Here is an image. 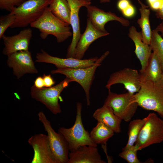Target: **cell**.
<instances>
[{"instance_id":"cell-24","label":"cell","mask_w":163,"mask_h":163,"mask_svg":"<svg viewBox=\"0 0 163 163\" xmlns=\"http://www.w3.org/2000/svg\"><path fill=\"white\" fill-rule=\"evenodd\" d=\"M114 132L103 123L97 122L90 133L93 141L97 145L106 144L109 139L113 136Z\"/></svg>"},{"instance_id":"cell-13","label":"cell","mask_w":163,"mask_h":163,"mask_svg":"<svg viewBox=\"0 0 163 163\" xmlns=\"http://www.w3.org/2000/svg\"><path fill=\"white\" fill-rule=\"evenodd\" d=\"M28 142L34 151L31 163H57L47 135L35 134L29 139Z\"/></svg>"},{"instance_id":"cell-26","label":"cell","mask_w":163,"mask_h":163,"mask_svg":"<svg viewBox=\"0 0 163 163\" xmlns=\"http://www.w3.org/2000/svg\"><path fill=\"white\" fill-rule=\"evenodd\" d=\"M150 45L156 56L163 72V38L155 29L152 31Z\"/></svg>"},{"instance_id":"cell-3","label":"cell","mask_w":163,"mask_h":163,"mask_svg":"<svg viewBox=\"0 0 163 163\" xmlns=\"http://www.w3.org/2000/svg\"><path fill=\"white\" fill-rule=\"evenodd\" d=\"M109 53V51H106L98 58L94 65L90 66L77 69H57L52 70L51 73L63 74L72 82H75L79 84L85 92L87 105L89 106L90 104V90L94 78L95 71Z\"/></svg>"},{"instance_id":"cell-2","label":"cell","mask_w":163,"mask_h":163,"mask_svg":"<svg viewBox=\"0 0 163 163\" xmlns=\"http://www.w3.org/2000/svg\"><path fill=\"white\" fill-rule=\"evenodd\" d=\"M135 95L139 106L156 112L163 120V86L158 82H141L140 88Z\"/></svg>"},{"instance_id":"cell-30","label":"cell","mask_w":163,"mask_h":163,"mask_svg":"<svg viewBox=\"0 0 163 163\" xmlns=\"http://www.w3.org/2000/svg\"><path fill=\"white\" fill-rule=\"evenodd\" d=\"M147 1L153 10L157 12L161 9L162 3V0H147Z\"/></svg>"},{"instance_id":"cell-36","label":"cell","mask_w":163,"mask_h":163,"mask_svg":"<svg viewBox=\"0 0 163 163\" xmlns=\"http://www.w3.org/2000/svg\"><path fill=\"white\" fill-rule=\"evenodd\" d=\"M155 30L158 32H160L161 35L163 37V21L157 27Z\"/></svg>"},{"instance_id":"cell-27","label":"cell","mask_w":163,"mask_h":163,"mask_svg":"<svg viewBox=\"0 0 163 163\" xmlns=\"http://www.w3.org/2000/svg\"><path fill=\"white\" fill-rule=\"evenodd\" d=\"M138 150L135 145L126 149H122L119 156L129 163H140L137 156Z\"/></svg>"},{"instance_id":"cell-4","label":"cell","mask_w":163,"mask_h":163,"mask_svg":"<svg viewBox=\"0 0 163 163\" xmlns=\"http://www.w3.org/2000/svg\"><path fill=\"white\" fill-rule=\"evenodd\" d=\"M51 0H27L10 12L15 19L11 28L24 27L36 21L43 14Z\"/></svg>"},{"instance_id":"cell-21","label":"cell","mask_w":163,"mask_h":163,"mask_svg":"<svg viewBox=\"0 0 163 163\" xmlns=\"http://www.w3.org/2000/svg\"><path fill=\"white\" fill-rule=\"evenodd\" d=\"M163 71L155 54L152 53L143 71L139 72L141 82H157L160 80Z\"/></svg>"},{"instance_id":"cell-12","label":"cell","mask_w":163,"mask_h":163,"mask_svg":"<svg viewBox=\"0 0 163 163\" xmlns=\"http://www.w3.org/2000/svg\"><path fill=\"white\" fill-rule=\"evenodd\" d=\"M36 58V62L53 64L57 69L86 68L94 65L98 59L97 57L85 59L74 57L60 58L51 56L43 49L37 54Z\"/></svg>"},{"instance_id":"cell-17","label":"cell","mask_w":163,"mask_h":163,"mask_svg":"<svg viewBox=\"0 0 163 163\" xmlns=\"http://www.w3.org/2000/svg\"><path fill=\"white\" fill-rule=\"evenodd\" d=\"M109 34L107 32H102L97 29L88 18L86 29L81 34L76 46L74 58L82 59L92 43L97 39Z\"/></svg>"},{"instance_id":"cell-1","label":"cell","mask_w":163,"mask_h":163,"mask_svg":"<svg viewBox=\"0 0 163 163\" xmlns=\"http://www.w3.org/2000/svg\"><path fill=\"white\" fill-rule=\"evenodd\" d=\"M30 26L39 30L42 39H45L51 35L56 37L58 43L63 42L72 35L69 25L56 17L48 7L41 16Z\"/></svg>"},{"instance_id":"cell-11","label":"cell","mask_w":163,"mask_h":163,"mask_svg":"<svg viewBox=\"0 0 163 163\" xmlns=\"http://www.w3.org/2000/svg\"><path fill=\"white\" fill-rule=\"evenodd\" d=\"M117 84L123 85L128 92L135 94L140 88L139 73L137 70L128 67L114 72L110 75L105 87L109 90L112 85Z\"/></svg>"},{"instance_id":"cell-32","label":"cell","mask_w":163,"mask_h":163,"mask_svg":"<svg viewBox=\"0 0 163 163\" xmlns=\"http://www.w3.org/2000/svg\"><path fill=\"white\" fill-rule=\"evenodd\" d=\"M121 12L124 16L128 18H131L135 15L136 10L134 7L131 4Z\"/></svg>"},{"instance_id":"cell-10","label":"cell","mask_w":163,"mask_h":163,"mask_svg":"<svg viewBox=\"0 0 163 163\" xmlns=\"http://www.w3.org/2000/svg\"><path fill=\"white\" fill-rule=\"evenodd\" d=\"M7 56V65L12 69L13 75L18 79L27 73L38 72L29 50L15 52Z\"/></svg>"},{"instance_id":"cell-31","label":"cell","mask_w":163,"mask_h":163,"mask_svg":"<svg viewBox=\"0 0 163 163\" xmlns=\"http://www.w3.org/2000/svg\"><path fill=\"white\" fill-rule=\"evenodd\" d=\"M44 84V87L49 88L53 86L55 84V81L50 75H46L44 74L42 76Z\"/></svg>"},{"instance_id":"cell-40","label":"cell","mask_w":163,"mask_h":163,"mask_svg":"<svg viewBox=\"0 0 163 163\" xmlns=\"http://www.w3.org/2000/svg\"><path fill=\"white\" fill-rule=\"evenodd\" d=\"M91 0H88V2H91Z\"/></svg>"},{"instance_id":"cell-8","label":"cell","mask_w":163,"mask_h":163,"mask_svg":"<svg viewBox=\"0 0 163 163\" xmlns=\"http://www.w3.org/2000/svg\"><path fill=\"white\" fill-rule=\"evenodd\" d=\"M72 81L67 77L52 87L38 88L34 85L30 88L32 98L43 104L53 114L56 115L62 110L59 102L60 95L63 89Z\"/></svg>"},{"instance_id":"cell-37","label":"cell","mask_w":163,"mask_h":163,"mask_svg":"<svg viewBox=\"0 0 163 163\" xmlns=\"http://www.w3.org/2000/svg\"><path fill=\"white\" fill-rule=\"evenodd\" d=\"M111 0H100V2L101 3H105V2H110ZM138 2L139 3L141 6L143 5L144 4L140 0H137Z\"/></svg>"},{"instance_id":"cell-19","label":"cell","mask_w":163,"mask_h":163,"mask_svg":"<svg viewBox=\"0 0 163 163\" xmlns=\"http://www.w3.org/2000/svg\"><path fill=\"white\" fill-rule=\"evenodd\" d=\"M128 35L135 44L134 52L141 66L139 72H142L145 69L152 53L151 47L150 45L142 41L141 31L138 32L134 26L129 28Z\"/></svg>"},{"instance_id":"cell-23","label":"cell","mask_w":163,"mask_h":163,"mask_svg":"<svg viewBox=\"0 0 163 163\" xmlns=\"http://www.w3.org/2000/svg\"><path fill=\"white\" fill-rule=\"evenodd\" d=\"M148 7L144 5L139 8L141 17L137 20V22L141 29L142 41L150 45L152 31L151 29L149 21L150 10L147 8Z\"/></svg>"},{"instance_id":"cell-39","label":"cell","mask_w":163,"mask_h":163,"mask_svg":"<svg viewBox=\"0 0 163 163\" xmlns=\"http://www.w3.org/2000/svg\"><path fill=\"white\" fill-rule=\"evenodd\" d=\"M84 1L88 2V0H81Z\"/></svg>"},{"instance_id":"cell-15","label":"cell","mask_w":163,"mask_h":163,"mask_svg":"<svg viewBox=\"0 0 163 163\" xmlns=\"http://www.w3.org/2000/svg\"><path fill=\"white\" fill-rule=\"evenodd\" d=\"M71 9L70 25L72 30V38L67 49L66 57H74L75 49L81 35L79 17V11L82 7L91 4V2L81 0H67Z\"/></svg>"},{"instance_id":"cell-25","label":"cell","mask_w":163,"mask_h":163,"mask_svg":"<svg viewBox=\"0 0 163 163\" xmlns=\"http://www.w3.org/2000/svg\"><path fill=\"white\" fill-rule=\"evenodd\" d=\"M146 120L145 117L143 119H136L130 121L128 132V141L126 146L122 149H126L134 145Z\"/></svg>"},{"instance_id":"cell-20","label":"cell","mask_w":163,"mask_h":163,"mask_svg":"<svg viewBox=\"0 0 163 163\" xmlns=\"http://www.w3.org/2000/svg\"><path fill=\"white\" fill-rule=\"evenodd\" d=\"M92 116L97 122L103 123L110 128L114 133H118L121 132L122 120L115 114L109 106L104 104L95 111Z\"/></svg>"},{"instance_id":"cell-7","label":"cell","mask_w":163,"mask_h":163,"mask_svg":"<svg viewBox=\"0 0 163 163\" xmlns=\"http://www.w3.org/2000/svg\"><path fill=\"white\" fill-rule=\"evenodd\" d=\"M134 145L138 150L163 141V120L154 113L146 117Z\"/></svg>"},{"instance_id":"cell-29","label":"cell","mask_w":163,"mask_h":163,"mask_svg":"<svg viewBox=\"0 0 163 163\" xmlns=\"http://www.w3.org/2000/svg\"><path fill=\"white\" fill-rule=\"evenodd\" d=\"M27 0H0V8L11 12Z\"/></svg>"},{"instance_id":"cell-34","label":"cell","mask_w":163,"mask_h":163,"mask_svg":"<svg viewBox=\"0 0 163 163\" xmlns=\"http://www.w3.org/2000/svg\"><path fill=\"white\" fill-rule=\"evenodd\" d=\"M34 85L38 88H42L45 87L43 77L40 76L37 77L34 81Z\"/></svg>"},{"instance_id":"cell-35","label":"cell","mask_w":163,"mask_h":163,"mask_svg":"<svg viewBox=\"0 0 163 163\" xmlns=\"http://www.w3.org/2000/svg\"><path fill=\"white\" fill-rule=\"evenodd\" d=\"M162 3L160 10L156 12V15L158 18L163 19V0H162Z\"/></svg>"},{"instance_id":"cell-5","label":"cell","mask_w":163,"mask_h":163,"mask_svg":"<svg viewBox=\"0 0 163 163\" xmlns=\"http://www.w3.org/2000/svg\"><path fill=\"white\" fill-rule=\"evenodd\" d=\"M82 104L78 102L76 105V113L75 122L70 128L60 127L58 132L62 134L69 145L70 152L76 150L79 147L84 145L97 146L92 140L90 133L86 130L83 125L82 119Z\"/></svg>"},{"instance_id":"cell-9","label":"cell","mask_w":163,"mask_h":163,"mask_svg":"<svg viewBox=\"0 0 163 163\" xmlns=\"http://www.w3.org/2000/svg\"><path fill=\"white\" fill-rule=\"evenodd\" d=\"M38 116L39 120L47 133L51 148L57 163H68L69 151L65 138L62 134L55 131L42 111L39 112Z\"/></svg>"},{"instance_id":"cell-28","label":"cell","mask_w":163,"mask_h":163,"mask_svg":"<svg viewBox=\"0 0 163 163\" xmlns=\"http://www.w3.org/2000/svg\"><path fill=\"white\" fill-rule=\"evenodd\" d=\"M15 17L14 14L10 13L5 15L1 16L0 17V38H2L4 33L9 27L14 22Z\"/></svg>"},{"instance_id":"cell-16","label":"cell","mask_w":163,"mask_h":163,"mask_svg":"<svg viewBox=\"0 0 163 163\" xmlns=\"http://www.w3.org/2000/svg\"><path fill=\"white\" fill-rule=\"evenodd\" d=\"M32 35V31L30 28L23 29L12 36L4 34L2 37L5 45L3 54L8 56L15 52L28 50Z\"/></svg>"},{"instance_id":"cell-14","label":"cell","mask_w":163,"mask_h":163,"mask_svg":"<svg viewBox=\"0 0 163 163\" xmlns=\"http://www.w3.org/2000/svg\"><path fill=\"white\" fill-rule=\"evenodd\" d=\"M87 8V16L95 27L98 30L107 32L105 25L108 22L115 21L120 22L122 25L128 27L130 24L129 21L122 17L117 16L114 13L109 11L106 12L96 6L88 5Z\"/></svg>"},{"instance_id":"cell-33","label":"cell","mask_w":163,"mask_h":163,"mask_svg":"<svg viewBox=\"0 0 163 163\" xmlns=\"http://www.w3.org/2000/svg\"><path fill=\"white\" fill-rule=\"evenodd\" d=\"M129 0H120L117 3L118 8L121 11L131 5Z\"/></svg>"},{"instance_id":"cell-18","label":"cell","mask_w":163,"mask_h":163,"mask_svg":"<svg viewBox=\"0 0 163 163\" xmlns=\"http://www.w3.org/2000/svg\"><path fill=\"white\" fill-rule=\"evenodd\" d=\"M68 163H106L99 153L97 146L84 145L69 152Z\"/></svg>"},{"instance_id":"cell-22","label":"cell","mask_w":163,"mask_h":163,"mask_svg":"<svg viewBox=\"0 0 163 163\" xmlns=\"http://www.w3.org/2000/svg\"><path fill=\"white\" fill-rule=\"evenodd\" d=\"M48 8L56 17L70 25L71 9L67 0H51Z\"/></svg>"},{"instance_id":"cell-38","label":"cell","mask_w":163,"mask_h":163,"mask_svg":"<svg viewBox=\"0 0 163 163\" xmlns=\"http://www.w3.org/2000/svg\"><path fill=\"white\" fill-rule=\"evenodd\" d=\"M158 82L161 84V85L163 86V72H162V76L161 78Z\"/></svg>"},{"instance_id":"cell-6","label":"cell","mask_w":163,"mask_h":163,"mask_svg":"<svg viewBox=\"0 0 163 163\" xmlns=\"http://www.w3.org/2000/svg\"><path fill=\"white\" fill-rule=\"evenodd\" d=\"M104 104L110 107L114 113L121 120L128 122L135 115L139 106L135 94L128 92L117 94L108 90Z\"/></svg>"}]
</instances>
